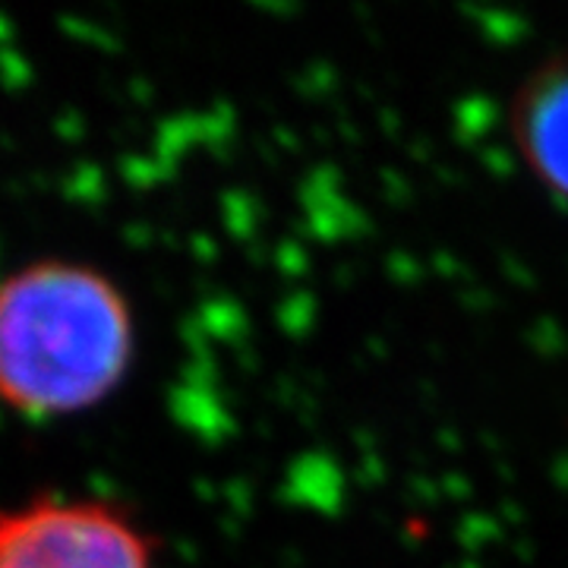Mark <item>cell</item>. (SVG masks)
<instances>
[{"label": "cell", "instance_id": "1", "mask_svg": "<svg viewBox=\"0 0 568 568\" xmlns=\"http://www.w3.org/2000/svg\"><path fill=\"white\" fill-rule=\"evenodd\" d=\"M136 357L133 306L104 272L41 260L0 282V402L32 417L102 405Z\"/></svg>", "mask_w": 568, "mask_h": 568}, {"label": "cell", "instance_id": "2", "mask_svg": "<svg viewBox=\"0 0 568 568\" xmlns=\"http://www.w3.org/2000/svg\"><path fill=\"white\" fill-rule=\"evenodd\" d=\"M0 568H159V552L123 508L44 496L0 511Z\"/></svg>", "mask_w": 568, "mask_h": 568}, {"label": "cell", "instance_id": "3", "mask_svg": "<svg viewBox=\"0 0 568 568\" xmlns=\"http://www.w3.org/2000/svg\"><path fill=\"white\" fill-rule=\"evenodd\" d=\"M508 136L537 186L568 205V48L549 51L515 85Z\"/></svg>", "mask_w": 568, "mask_h": 568}]
</instances>
